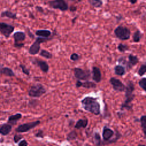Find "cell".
I'll return each instance as SVG.
<instances>
[{"mask_svg": "<svg viewBox=\"0 0 146 146\" xmlns=\"http://www.w3.org/2000/svg\"><path fill=\"white\" fill-rule=\"evenodd\" d=\"M139 86L146 92V78L141 79L139 82Z\"/></svg>", "mask_w": 146, "mask_h": 146, "instance_id": "31", "label": "cell"}, {"mask_svg": "<svg viewBox=\"0 0 146 146\" xmlns=\"http://www.w3.org/2000/svg\"><path fill=\"white\" fill-rule=\"evenodd\" d=\"M36 9L38 11H39V12L43 13V11H44V10H43V8H42V7H40V6H36Z\"/></svg>", "mask_w": 146, "mask_h": 146, "instance_id": "41", "label": "cell"}, {"mask_svg": "<svg viewBox=\"0 0 146 146\" xmlns=\"http://www.w3.org/2000/svg\"><path fill=\"white\" fill-rule=\"evenodd\" d=\"M13 37L14 39V46L15 47L18 44L21 43V42L25 40L26 38V34L23 31H16L14 33Z\"/></svg>", "mask_w": 146, "mask_h": 146, "instance_id": "12", "label": "cell"}, {"mask_svg": "<svg viewBox=\"0 0 146 146\" xmlns=\"http://www.w3.org/2000/svg\"><path fill=\"white\" fill-rule=\"evenodd\" d=\"M27 145H28V143L25 140H22L21 141L20 140L19 142L18 143L19 146H26Z\"/></svg>", "mask_w": 146, "mask_h": 146, "instance_id": "38", "label": "cell"}, {"mask_svg": "<svg viewBox=\"0 0 146 146\" xmlns=\"http://www.w3.org/2000/svg\"><path fill=\"white\" fill-rule=\"evenodd\" d=\"M117 49L119 50V51L120 52H124L129 49V47L127 44L120 43V44H119V45L117 46Z\"/></svg>", "mask_w": 146, "mask_h": 146, "instance_id": "30", "label": "cell"}, {"mask_svg": "<svg viewBox=\"0 0 146 146\" xmlns=\"http://www.w3.org/2000/svg\"><path fill=\"white\" fill-rule=\"evenodd\" d=\"M12 130V125L7 123L3 124L0 127V134L3 136H6L10 133Z\"/></svg>", "mask_w": 146, "mask_h": 146, "instance_id": "16", "label": "cell"}, {"mask_svg": "<svg viewBox=\"0 0 146 146\" xmlns=\"http://www.w3.org/2000/svg\"><path fill=\"white\" fill-rule=\"evenodd\" d=\"M141 127L144 135V137L146 139V115H143L140 119Z\"/></svg>", "mask_w": 146, "mask_h": 146, "instance_id": "23", "label": "cell"}, {"mask_svg": "<svg viewBox=\"0 0 146 146\" xmlns=\"http://www.w3.org/2000/svg\"><path fill=\"white\" fill-rule=\"evenodd\" d=\"M23 138V136L21 134H16L14 136V141L15 143H18L19 141Z\"/></svg>", "mask_w": 146, "mask_h": 146, "instance_id": "34", "label": "cell"}, {"mask_svg": "<svg viewBox=\"0 0 146 146\" xmlns=\"http://www.w3.org/2000/svg\"><path fill=\"white\" fill-rule=\"evenodd\" d=\"M68 1H72V2H76V1L79 2V1H80L81 0H68Z\"/></svg>", "mask_w": 146, "mask_h": 146, "instance_id": "43", "label": "cell"}, {"mask_svg": "<svg viewBox=\"0 0 146 146\" xmlns=\"http://www.w3.org/2000/svg\"><path fill=\"white\" fill-rule=\"evenodd\" d=\"M138 62L139 59L136 56L133 55L132 54H129L128 55V61L127 62L126 64L127 69H131L133 66H135Z\"/></svg>", "mask_w": 146, "mask_h": 146, "instance_id": "14", "label": "cell"}, {"mask_svg": "<svg viewBox=\"0 0 146 146\" xmlns=\"http://www.w3.org/2000/svg\"><path fill=\"white\" fill-rule=\"evenodd\" d=\"M88 120L87 119H81L77 121L75 125V128L76 129H79L80 128H85L88 125Z\"/></svg>", "mask_w": 146, "mask_h": 146, "instance_id": "20", "label": "cell"}, {"mask_svg": "<svg viewBox=\"0 0 146 146\" xmlns=\"http://www.w3.org/2000/svg\"><path fill=\"white\" fill-rule=\"evenodd\" d=\"M135 90V87L132 81H129L127 85L125 86V100L124 102L121 106V110L124 109L130 110L132 108V102L135 98V94L133 91Z\"/></svg>", "mask_w": 146, "mask_h": 146, "instance_id": "2", "label": "cell"}, {"mask_svg": "<svg viewBox=\"0 0 146 146\" xmlns=\"http://www.w3.org/2000/svg\"><path fill=\"white\" fill-rule=\"evenodd\" d=\"M94 140L95 144L96 145H100L102 144L101 137H100L99 133H98L97 132H95L94 134Z\"/></svg>", "mask_w": 146, "mask_h": 146, "instance_id": "27", "label": "cell"}, {"mask_svg": "<svg viewBox=\"0 0 146 146\" xmlns=\"http://www.w3.org/2000/svg\"><path fill=\"white\" fill-rule=\"evenodd\" d=\"M88 2L92 7L95 8H100L103 5L102 0H88Z\"/></svg>", "mask_w": 146, "mask_h": 146, "instance_id": "24", "label": "cell"}, {"mask_svg": "<svg viewBox=\"0 0 146 146\" xmlns=\"http://www.w3.org/2000/svg\"><path fill=\"white\" fill-rule=\"evenodd\" d=\"M3 67V65L2 64H0V70H1V69L2 68V67Z\"/></svg>", "mask_w": 146, "mask_h": 146, "instance_id": "44", "label": "cell"}, {"mask_svg": "<svg viewBox=\"0 0 146 146\" xmlns=\"http://www.w3.org/2000/svg\"><path fill=\"white\" fill-rule=\"evenodd\" d=\"M51 38H43V37H40L38 36L36 38L35 41L30 46L29 50V52L31 55H35L38 53H39L40 49V43L46 42L47 40H50Z\"/></svg>", "mask_w": 146, "mask_h": 146, "instance_id": "5", "label": "cell"}, {"mask_svg": "<svg viewBox=\"0 0 146 146\" xmlns=\"http://www.w3.org/2000/svg\"><path fill=\"white\" fill-rule=\"evenodd\" d=\"M92 73V79L97 83L100 82L102 80V74L100 69L97 67H93Z\"/></svg>", "mask_w": 146, "mask_h": 146, "instance_id": "15", "label": "cell"}, {"mask_svg": "<svg viewBox=\"0 0 146 146\" xmlns=\"http://www.w3.org/2000/svg\"><path fill=\"white\" fill-rule=\"evenodd\" d=\"M0 73L2 74L7 76H15V74L14 71L7 67H2L0 70Z\"/></svg>", "mask_w": 146, "mask_h": 146, "instance_id": "21", "label": "cell"}, {"mask_svg": "<svg viewBox=\"0 0 146 146\" xmlns=\"http://www.w3.org/2000/svg\"><path fill=\"white\" fill-rule=\"evenodd\" d=\"M36 137H39V138H43L44 137V133L42 130H39L35 135Z\"/></svg>", "mask_w": 146, "mask_h": 146, "instance_id": "37", "label": "cell"}, {"mask_svg": "<svg viewBox=\"0 0 146 146\" xmlns=\"http://www.w3.org/2000/svg\"><path fill=\"white\" fill-rule=\"evenodd\" d=\"M76 9H77L76 6H73V5L71 6L70 7V11H71V12H74V11H75L76 10Z\"/></svg>", "mask_w": 146, "mask_h": 146, "instance_id": "39", "label": "cell"}, {"mask_svg": "<svg viewBox=\"0 0 146 146\" xmlns=\"http://www.w3.org/2000/svg\"><path fill=\"white\" fill-rule=\"evenodd\" d=\"M115 36L120 40H125L130 38L131 31L128 28L123 26H117L114 30Z\"/></svg>", "mask_w": 146, "mask_h": 146, "instance_id": "3", "label": "cell"}, {"mask_svg": "<svg viewBox=\"0 0 146 146\" xmlns=\"http://www.w3.org/2000/svg\"><path fill=\"white\" fill-rule=\"evenodd\" d=\"M14 30V27L4 22H0V33L6 38H8Z\"/></svg>", "mask_w": 146, "mask_h": 146, "instance_id": "8", "label": "cell"}, {"mask_svg": "<svg viewBox=\"0 0 146 146\" xmlns=\"http://www.w3.org/2000/svg\"><path fill=\"white\" fill-rule=\"evenodd\" d=\"M40 121L39 120H36L34 121L30 122V123H26L25 124H21L18 125L15 128V131L17 132H26L30 129L35 128L36 126L40 124Z\"/></svg>", "mask_w": 146, "mask_h": 146, "instance_id": "7", "label": "cell"}, {"mask_svg": "<svg viewBox=\"0 0 146 146\" xmlns=\"http://www.w3.org/2000/svg\"><path fill=\"white\" fill-rule=\"evenodd\" d=\"M146 73V64H142L138 70L137 74L140 76H143Z\"/></svg>", "mask_w": 146, "mask_h": 146, "instance_id": "32", "label": "cell"}, {"mask_svg": "<svg viewBox=\"0 0 146 146\" xmlns=\"http://www.w3.org/2000/svg\"><path fill=\"white\" fill-rule=\"evenodd\" d=\"M129 1L131 4H135L137 2V0H129Z\"/></svg>", "mask_w": 146, "mask_h": 146, "instance_id": "42", "label": "cell"}, {"mask_svg": "<svg viewBox=\"0 0 146 146\" xmlns=\"http://www.w3.org/2000/svg\"><path fill=\"white\" fill-rule=\"evenodd\" d=\"M113 135H114V132L111 128H110L106 126H104L103 127V132H102V137H103V139L104 141H110V140L112 137ZM108 144H109V142L108 143Z\"/></svg>", "mask_w": 146, "mask_h": 146, "instance_id": "13", "label": "cell"}, {"mask_svg": "<svg viewBox=\"0 0 146 146\" xmlns=\"http://www.w3.org/2000/svg\"><path fill=\"white\" fill-rule=\"evenodd\" d=\"M48 5L54 9H58L62 11L68 9V3L65 0H50L47 2Z\"/></svg>", "mask_w": 146, "mask_h": 146, "instance_id": "6", "label": "cell"}, {"mask_svg": "<svg viewBox=\"0 0 146 146\" xmlns=\"http://www.w3.org/2000/svg\"><path fill=\"white\" fill-rule=\"evenodd\" d=\"M77 137V134L76 132L75 131H72L71 132H70L67 136V140L68 141H71V140H74L75 139H76Z\"/></svg>", "mask_w": 146, "mask_h": 146, "instance_id": "29", "label": "cell"}, {"mask_svg": "<svg viewBox=\"0 0 146 146\" xmlns=\"http://www.w3.org/2000/svg\"><path fill=\"white\" fill-rule=\"evenodd\" d=\"M38 104V101L37 100H31L30 102H29V106L30 107H35V106H36Z\"/></svg>", "mask_w": 146, "mask_h": 146, "instance_id": "36", "label": "cell"}, {"mask_svg": "<svg viewBox=\"0 0 146 146\" xmlns=\"http://www.w3.org/2000/svg\"><path fill=\"white\" fill-rule=\"evenodd\" d=\"M79 58H80V56L76 53H73L70 56L71 60H72L73 61H76V60H79Z\"/></svg>", "mask_w": 146, "mask_h": 146, "instance_id": "35", "label": "cell"}, {"mask_svg": "<svg viewBox=\"0 0 146 146\" xmlns=\"http://www.w3.org/2000/svg\"><path fill=\"white\" fill-rule=\"evenodd\" d=\"M0 54H1V52H0Z\"/></svg>", "mask_w": 146, "mask_h": 146, "instance_id": "45", "label": "cell"}, {"mask_svg": "<svg viewBox=\"0 0 146 146\" xmlns=\"http://www.w3.org/2000/svg\"><path fill=\"white\" fill-rule=\"evenodd\" d=\"M35 35L40 37L49 38L51 35V32L48 30H38L35 31Z\"/></svg>", "mask_w": 146, "mask_h": 146, "instance_id": "18", "label": "cell"}, {"mask_svg": "<svg viewBox=\"0 0 146 146\" xmlns=\"http://www.w3.org/2000/svg\"><path fill=\"white\" fill-rule=\"evenodd\" d=\"M39 55L43 58H45L46 59H51L52 57V55L51 54V53H50L48 51L44 50V49L41 50V51L39 53Z\"/></svg>", "mask_w": 146, "mask_h": 146, "instance_id": "25", "label": "cell"}, {"mask_svg": "<svg viewBox=\"0 0 146 146\" xmlns=\"http://www.w3.org/2000/svg\"><path fill=\"white\" fill-rule=\"evenodd\" d=\"M22 115L21 113H17L15 115H11L8 118V120H7V123H9L11 125H14V124H15L17 121L20 119H21Z\"/></svg>", "mask_w": 146, "mask_h": 146, "instance_id": "17", "label": "cell"}, {"mask_svg": "<svg viewBox=\"0 0 146 146\" xmlns=\"http://www.w3.org/2000/svg\"><path fill=\"white\" fill-rule=\"evenodd\" d=\"M76 87H77V88H79V87H82V82L80 80H78L77 82H76Z\"/></svg>", "mask_w": 146, "mask_h": 146, "instance_id": "40", "label": "cell"}, {"mask_svg": "<svg viewBox=\"0 0 146 146\" xmlns=\"http://www.w3.org/2000/svg\"><path fill=\"white\" fill-rule=\"evenodd\" d=\"M142 36V34L139 30H136L133 35V40L134 42L137 43L140 42Z\"/></svg>", "mask_w": 146, "mask_h": 146, "instance_id": "26", "label": "cell"}, {"mask_svg": "<svg viewBox=\"0 0 146 146\" xmlns=\"http://www.w3.org/2000/svg\"><path fill=\"white\" fill-rule=\"evenodd\" d=\"M114 71L115 74L119 76H123L125 73L124 67L121 65H116L114 68Z\"/></svg>", "mask_w": 146, "mask_h": 146, "instance_id": "22", "label": "cell"}, {"mask_svg": "<svg viewBox=\"0 0 146 146\" xmlns=\"http://www.w3.org/2000/svg\"><path fill=\"white\" fill-rule=\"evenodd\" d=\"M81 104L86 111L95 115L100 113V105L96 98L92 96H86L81 100Z\"/></svg>", "mask_w": 146, "mask_h": 146, "instance_id": "1", "label": "cell"}, {"mask_svg": "<svg viewBox=\"0 0 146 146\" xmlns=\"http://www.w3.org/2000/svg\"><path fill=\"white\" fill-rule=\"evenodd\" d=\"M30 60L33 63L37 65L39 67L40 70L43 72L47 73L48 71L49 66L46 62L42 60H39L38 59H35V58L31 59Z\"/></svg>", "mask_w": 146, "mask_h": 146, "instance_id": "11", "label": "cell"}, {"mask_svg": "<svg viewBox=\"0 0 146 146\" xmlns=\"http://www.w3.org/2000/svg\"><path fill=\"white\" fill-rule=\"evenodd\" d=\"M46 92L44 87L41 84H36L31 87L28 92V94L30 97L39 98Z\"/></svg>", "mask_w": 146, "mask_h": 146, "instance_id": "4", "label": "cell"}, {"mask_svg": "<svg viewBox=\"0 0 146 146\" xmlns=\"http://www.w3.org/2000/svg\"><path fill=\"white\" fill-rule=\"evenodd\" d=\"M19 67H21L22 71L23 72V74H25L26 75H30V71L23 64H20Z\"/></svg>", "mask_w": 146, "mask_h": 146, "instance_id": "33", "label": "cell"}, {"mask_svg": "<svg viewBox=\"0 0 146 146\" xmlns=\"http://www.w3.org/2000/svg\"><path fill=\"white\" fill-rule=\"evenodd\" d=\"M82 86L86 88H96V85L95 83L92 82L86 81L85 82H82Z\"/></svg>", "mask_w": 146, "mask_h": 146, "instance_id": "28", "label": "cell"}, {"mask_svg": "<svg viewBox=\"0 0 146 146\" xmlns=\"http://www.w3.org/2000/svg\"><path fill=\"white\" fill-rule=\"evenodd\" d=\"M1 17H7L12 19H17V13H13L10 10H5L1 13Z\"/></svg>", "mask_w": 146, "mask_h": 146, "instance_id": "19", "label": "cell"}, {"mask_svg": "<svg viewBox=\"0 0 146 146\" xmlns=\"http://www.w3.org/2000/svg\"><path fill=\"white\" fill-rule=\"evenodd\" d=\"M110 83L112 86L113 89L115 91L119 92H123L125 91V86L119 79L114 77H112L110 79Z\"/></svg>", "mask_w": 146, "mask_h": 146, "instance_id": "10", "label": "cell"}, {"mask_svg": "<svg viewBox=\"0 0 146 146\" xmlns=\"http://www.w3.org/2000/svg\"><path fill=\"white\" fill-rule=\"evenodd\" d=\"M74 76L78 80H87L90 78V72L88 71L84 70L80 68L76 67L74 69Z\"/></svg>", "mask_w": 146, "mask_h": 146, "instance_id": "9", "label": "cell"}]
</instances>
